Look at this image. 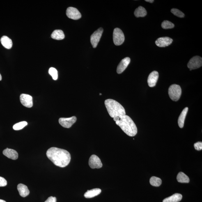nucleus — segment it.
I'll use <instances>...</instances> for the list:
<instances>
[{
  "label": "nucleus",
  "mask_w": 202,
  "mask_h": 202,
  "mask_svg": "<svg viewBox=\"0 0 202 202\" xmlns=\"http://www.w3.org/2000/svg\"><path fill=\"white\" fill-rule=\"evenodd\" d=\"M47 156L56 166L65 167L68 165L71 160V155L66 150L52 147L48 150Z\"/></svg>",
  "instance_id": "f257e3e1"
},
{
  "label": "nucleus",
  "mask_w": 202,
  "mask_h": 202,
  "mask_svg": "<svg viewBox=\"0 0 202 202\" xmlns=\"http://www.w3.org/2000/svg\"><path fill=\"white\" fill-rule=\"evenodd\" d=\"M116 123L127 135L133 137L137 134V127L132 119L128 116L125 115L122 116Z\"/></svg>",
  "instance_id": "f03ea898"
},
{
  "label": "nucleus",
  "mask_w": 202,
  "mask_h": 202,
  "mask_svg": "<svg viewBox=\"0 0 202 202\" xmlns=\"http://www.w3.org/2000/svg\"><path fill=\"white\" fill-rule=\"evenodd\" d=\"M108 112L111 117H116L121 118L126 115L125 109L123 106L117 101L111 99H108L104 102Z\"/></svg>",
  "instance_id": "7ed1b4c3"
},
{
  "label": "nucleus",
  "mask_w": 202,
  "mask_h": 202,
  "mask_svg": "<svg viewBox=\"0 0 202 202\" xmlns=\"http://www.w3.org/2000/svg\"><path fill=\"white\" fill-rule=\"evenodd\" d=\"M182 94V89L178 85L173 84L168 89V95L170 98L174 101H178L180 99Z\"/></svg>",
  "instance_id": "20e7f679"
},
{
  "label": "nucleus",
  "mask_w": 202,
  "mask_h": 202,
  "mask_svg": "<svg viewBox=\"0 0 202 202\" xmlns=\"http://www.w3.org/2000/svg\"><path fill=\"white\" fill-rule=\"evenodd\" d=\"M113 40L116 45H122L125 40L124 35L123 32L119 28L115 29L113 32Z\"/></svg>",
  "instance_id": "39448f33"
},
{
  "label": "nucleus",
  "mask_w": 202,
  "mask_h": 202,
  "mask_svg": "<svg viewBox=\"0 0 202 202\" xmlns=\"http://www.w3.org/2000/svg\"><path fill=\"white\" fill-rule=\"evenodd\" d=\"M187 65L190 70L200 68L202 65V58L199 56L194 57L189 60Z\"/></svg>",
  "instance_id": "423d86ee"
},
{
  "label": "nucleus",
  "mask_w": 202,
  "mask_h": 202,
  "mask_svg": "<svg viewBox=\"0 0 202 202\" xmlns=\"http://www.w3.org/2000/svg\"><path fill=\"white\" fill-rule=\"evenodd\" d=\"M103 32V29L100 27L94 32L93 34L91 35L90 40H91V45L94 48H95L97 47Z\"/></svg>",
  "instance_id": "0eeeda50"
},
{
  "label": "nucleus",
  "mask_w": 202,
  "mask_h": 202,
  "mask_svg": "<svg viewBox=\"0 0 202 202\" xmlns=\"http://www.w3.org/2000/svg\"><path fill=\"white\" fill-rule=\"evenodd\" d=\"M77 118L75 116L68 118H61L59 120V123L62 126L65 128H70L77 121Z\"/></svg>",
  "instance_id": "6e6552de"
},
{
  "label": "nucleus",
  "mask_w": 202,
  "mask_h": 202,
  "mask_svg": "<svg viewBox=\"0 0 202 202\" xmlns=\"http://www.w3.org/2000/svg\"><path fill=\"white\" fill-rule=\"evenodd\" d=\"M66 14L67 17L74 20H77L81 17V14L77 8L72 7L67 8Z\"/></svg>",
  "instance_id": "1a4fd4ad"
},
{
  "label": "nucleus",
  "mask_w": 202,
  "mask_h": 202,
  "mask_svg": "<svg viewBox=\"0 0 202 202\" xmlns=\"http://www.w3.org/2000/svg\"><path fill=\"white\" fill-rule=\"evenodd\" d=\"M89 165L93 169L100 168L102 167L103 164L100 158L95 155H92L89 160Z\"/></svg>",
  "instance_id": "9d476101"
},
{
  "label": "nucleus",
  "mask_w": 202,
  "mask_h": 202,
  "mask_svg": "<svg viewBox=\"0 0 202 202\" xmlns=\"http://www.w3.org/2000/svg\"><path fill=\"white\" fill-rule=\"evenodd\" d=\"M20 100L21 103L25 107L28 108L32 107L33 99L31 95L27 94H22L20 96Z\"/></svg>",
  "instance_id": "9b49d317"
},
{
  "label": "nucleus",
  "mask_w": 202,
  "mask_h": 202,
  "mask_svg": "<svg viewBox=\"0 0 202 202\" xmlns=\"http://www.w3.org/2000/svg\"><path fill=\"white\" fill-rule=\"evenodd\" d=\"M173 41V39L169 37H161L156 40L155 44L159 47H165L171 45Z\"/></svg>",
  "instance_id": "f8f14e48"
},
{
  "label": "nucleus",
  "mask_w": 202,
  "mask_h": 202,
  "mask_svg": "<svg viewBox=\"0 0 202 202\" xmlns=\"http://www.w3.org/2000/svg\"><path fill=\"white\" fill-rule=\"evenodd\" d=\"M159 78L158 72L154 71L149 74L148 79V83L149 86L153 87L156 85Z\"/></svg>",
  "instance_id": "ddd939ff"
},
{
  "label": "nucleus",
  "mask_w": 202,
  "mask_h": 202,
  "mask_svg": "<svg viewBox=\"0 0 202 202\" xmlns=\"http://www.w3.org/2000/svg\"><path fill=\"white\" fill-rule=\"evenodd\" d=\"M130 58L126 57L122 60L117 68L116 72L118 74H121L124 71L130 62Z\"/></svg>",
  "instance_id": "4468645a"
},
{
  "label": "nucleus",
  "mask_w": 202,
  "mask_h": 202,
  "mask_svg": "<svg viewBox=\"0 0 202 202\" xmlns=\"http://www.w3.org/2000/svg\"><path fill=\"white\" fill-rule=\"evenodd\" d=\"M3 154L5 156L8 158L16 160L18 158V154L16 150L6 148L3 150Z\"/></svg>",
  "instance_id": "2eb2a0df"
},
{
  "label": "nucleus",
  "mask_w": 202,
  "mask_h": 202,
  "mask_svg": "<svg viewBox=\"0 0 202 202\" xmlns=\"http://www.w3.org/2000/svg\"><path fill=\"white\" fill-rule=\"evenodd\" d=\"M17 189L19 191V194L23 197H25L28 196L30 191L28 187L24 184L20 183L17 186Z\"/></svg>",
  "instance_id": "dca6fc26"
},
{
  "label": "nucleus",
  "mask_w": 202,
  "mask_h": 202,
  "mask_svg": "<svg viewBox=\"0 0 202 202\" xmlns=\"http://www.w3.org/2000/svg\"><path fill=\"white\" fill-rule=\"evenodd\" d=\"M102 192V190L100 189L95 188L91 189L90 190H88L85 193L84 196L85 198H90L95 197V196H98Z\"/></svg>",
  "instance_id": "f3484780"
},
{
  "label": "nucleus",
  "mask_w": 202,
  "mask_h": 202,
  "mask_svg": "<svg viewBox=\"0 0 202 202\" xmlns=\"http://www.w3.org/2000/svg\"><path fill=\"white\" fill-rule=\"evenodd\" d=\"M188 110V108L187 107H185L183 111H182L180 115L178 120V123L179 127L180 128H182L183 127L184 124V122H185V119Z\"/></svg>",
  "instance_id": "a211bd4d"
},
{
  "label": "nucleus",
  "mask_w": 202,
  "mask_h": 202,
  "mask_svg": "<svg viewBox=\"0 0 202 202\" xmlns=\"http://www.w3.org/2000/svg\"><path fill=\"white\" fill-rule=\"evenodd\" d=\"M182 198L181 194L176 193L170 197L165 198L163 202H179L182 200Z\"/></svg>",
  "instance_id": "6ab92c4d"
},
{
  "label": "nucleus",
  "mask_w": 202,
  "mask_h": 202,
  "mask_svg": "<svg viewBox=\"0 0 202 202\" xmlns=\"http://www.w3.org/2000/svg\"><path fill=\"white\" fill-rule=\"evenodd\" d=\"M2 44L5 48L10 49L11 48L12 46V42L11 39L8 37L4 36L2 37L1 39Z\"/></svg>",
  "instance_id": "aec40b11"
},
{
  "label": "nucleus",
  "mask_w": 202,
  "mask_h": 202,
  "mask_svg": "<svg viewBox=\"0 0 202 202\" xmlns=\"http://www.w3.org/2000/svg\"><path fill=\"white\" fill-rule=\"evenodd\" d=\"M51 37L54 40H61L65 38V35L61 30H56L53 32L51 35Z\"/></svg>",
  "instance_id": "412c9836"
},
{
  "label": "nucleus",
  "mask_w": 202,
  "mask_h": 202,
  "mask_svg": "<svg viewBox=\"0 0 202 202\" xmlns=\"http://www.w3.org/2000/svg\"><path fill=\"white\" fill-rule=\"evenodd\" d=\"M147 11L145 9L141 6L136 8L134 12V15L136 17H143L147 15Z\"/></svg>",
  "instance_id": "4be33fe9"
},
{
  "label": "nucleus",
  "mask_w": 202,
  "mask_h": 202,
  "mask_svg": "<svg viewBox=\"0 0 202 202\" xmlns=\"http://www.w3.org/2000/svg\"><path fill=\"white\" fill-rule=\"evenodd\" d=\"M178 181L180 183H188L189 182V179L185 173L180 172L178 173L177 177Z\"/></svg>",
  "instance_id": "5701e85b"
},
{
  "label": "nucleus",
  "mask_w": 202,
  "mask_h": 202,
  "mask_svg": "<svg viewBox=\"0 0 202 202\" xmlns=\"http://www.w3.org/2000/svg\"><path fill=\"white\" fill-rule=\"evenodd\" d=\"M150 183L151 185L154 187H158L162 184V180L160 178L157 177L153 176L150 179Z\"/></svg>",
  "instance_id": "b1692460"
},
{
  "label": "nucleus",
  "mask_w": 202,
  "mask_h": 202,
  "mask_svg": "<svg viewBox=\"0 0 202 202\" xmlns=\"http://www.w3.org/2000/svg\"><path fill=\"white\" fill-rule=\"evenodd\" d=\"M161 27L165 29H170L174 27L175 25L169 21L165 20L161 24Z\"/></svg>",
  "instance_id": "393cba45"
},
{
  "label": "nucleus",
  "mask_w": 202,
  "mask_h": 202,
  "mask_svg": "<svg viewBox=\"0 0 202 202\" xmlns=\"http://www.w3.org/2000/svg\"><path fill=\"white\" fill-rule=\"evenodd\" d=\"M27 125V123L26 121H22L15 124L13 126V128L15 130H22Z\"/></svg>",
  "instance_id": "a878e982"
},
{
  "label": "nucleus",
  "mask_w": 202,
  "mask_h": 202,
  "mask_svg": "<svg viewBox=\"0 0 202 202\" xmlns=\"http://www.w3.org/2000/svg\"><path fill=\"white\" fill-rule=\"evenodd\" d=\"M49 75L51 76L54 80H56L58 79V72L56 69L54 67H51L49 70Z\"/></svg>",
  "instance_id": "bb28decb"
},
{
  "label": "nucleus",
  "mask_w": 202,
  "mask_h": 202,
  "mask_svg": "<svg viewBox=\"0 0 202 202\" xmlns=\"http://www.w3.org/2000/svg\"><path fill=\"white\" fill-rule=\"evenodd\" d=\"M171 11L174 15L176 16L177 17L180 18H183L185 17V15L180 11L176 8H173L171 10Z\"/></svg>",
  "instance_id": "cd10ccee"
},
{
  "label": "nucleus",
  "mask_w": 202,
  "mask_h": 202,
  "mask_svg": "<svg viewBox=\"0 0 202 202\" xmlns=\"http://www.w3.org/2000/svg\"><path fill=\"white\" fill-rule=\"evenodd\" d=\"M194 147L195 149L197 150H200L202 149V143L201 141L196 142L195 143Z\"/></svg>",
  "instance_id": "c85d7f7f"
},
{
  "label": "nucleus",
  "mask_w": 202,
  "mask_h": 202,
  "mask_svg": "<svg viewBox=\"0 0 202 202\" xmlns=\"http://www.w3.org/2000/svg\"><path fill=\"white\" fill-rule=\"evenodd\" d=\"M7 184V182L4 178L0 177V187H4Z\"/></svg>",
  "instance_id": "c756f323"
},
{
  "label": "nucleus",
  "mask_w": 202,
  "mask_h": 202,
  "mask_svg": "<svg viewBox=\"0 0 202 202\" xmlns=\"http://www.w3.org/2000/svg\"><path fill=\"white\" fill-rule=\"evenodd\" d=\"M57 199L55 197L50 196L48 198L47 200L45 202H56Z\"/></svg>",
  "instance_id": "7c9ffc66"
},
{
  "label": "nucleus",
  "mask_w": 202,
  "mask_h": 202,
  "mask_svg": "<svg viewBox=\"0 0 202 202\" xmlns=\"http://www.w3.org/2000/svg\"><path fill=\"white\" fill-rule=\"evenodd\" d=\"M145 1L147 2H149L150 3H152L154 2V0H146Z\"/></svg>",
  "instance_id": "2f4dec72"
},
{
  "label": "nucleus",
  "mask_w": 202,
  "mask_h": 202,
  "mask_svg": "<svg viewBox=\"0 0 202 202\" xmlns=\"http://www.w3.org/2000/svg\"><path fill=\"white\" fill-rule=\"evenodd\" d=\"M0 202H6L4 201V200L0 199Z\"/></svg>",
  "instance_id": "473e14b6"
},
{
  "label": "nucleus",
  "mask_w": 202,
  "mask_h": 202,
  "mask_svg": "<svg viewBox=\"0 0 202 202\" xmlns=\"http://www.w3.org/2000/svg\"><path fill=\"white\" fill-rule=\"evenodd\" d=\"M2 79V78L1 75V74H0V81H1Z\"/></svg>",
  "instance_id": "72a5a7b5"
},
{
  "label": "nucleus",
  "mask_w": 202,
  "mask_h": 202,
  "mask_svg": "<svg viewBox=\"0 0 202 202\" xmlns=\"http://www.w3.org/2000/svg\"><path fill=\"white\" fill-rule=\"evenodd\" d=\"M102 95V94H100V95Z\"/></svg>",
  "instance_id": "f704fd0d"
}]
</instances>
